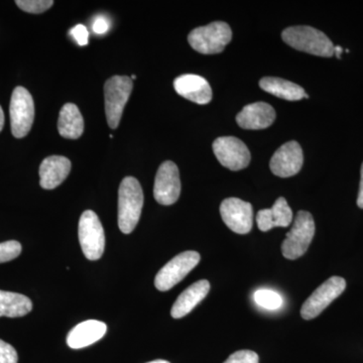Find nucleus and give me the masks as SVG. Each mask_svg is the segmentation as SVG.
Segmentation results:
<instances>
[{
  "instance_id": "f257e3e1",
  "label": "nucleus",
  "mask_w": 363,
  "mask_h": 363,
  "mask_svg": "<svg viewBox=\"0 0 363 363\" xmlns=\"http://www.w3.org/2000/svg\"><path fill=\"white\" fill-rule=\"evenodd\" d=\"M143 192L140 182L126 177L118 190V227L121 233L130 234L135 230L143 206Z\"/></svg>"
},
{
  "instance_id": "f03ea898",
  "label": "nucleus",
  "mask_w": 363,
  "mask_h": 363,
  "mask_svg": "<svg viewBox=\"0 0 363 363\" xmlns=\"http://www.w3.org/2000/svg\"><path fill=\"white\" fill-rule=\"evenodd\" d=\"M284 42L294 48L319 57H332L334 45L325 33L311 26H292L281 33Z\"/></svg>"
},
{
  "instance_id": "7ed1b4c3",
  "label": "nucleus",
  "mask_w": 363,
  "mask_h": 363,
  "mask_svg": "<svg viewBox=\"0 0 363 363\" xmlns=\"http://www.w3.org/2000/svg\"><path fill=\"white\" fill-rule=\"evenodd\" d=\"M233 39L230 26L224 21H214L200 26L190 33L188 42L191 47L204 55L219 54Z\"/></svg>"
},
{
  "instance_id": "20e7f679",
  "label": "nucleus",
  "mask_w": 363,
  "mask_h": 363,
  "mask_svg": "<svg viewBox=\"0 0 363 363\" xmlns=\"http://www.w3.org/2000/svg\"><path fill=\"white\" fill-rule=\"evenodd\" d=\"M133 82L128 76H113L104 85L105 113L109 128L116 130L121 123L124 107L133 91Z\"/></svg>"
},
{
  "instance_id": "39448f33",
  "label": "nucleus",
  "mask_w": 363,
  "mask_h": 363,
  "mask_svg": "<svg viewBox=\"0 0 363 363\" xmlns=\"http://www.w3.org/2000/svg\"><path fill=\"white\" fill-rule=\"evenodd\" d=\"M315 222L311 213L298 211L292 229L286 233L281 252L288 259H297L307 252L315 235Z\"/></svg>"
},
{
  "instance_id": "423d86ee",
  "label": "nucleus",
  "mask_w": 363,
  "mask_h": 363,
  "mask_svg": "<svg viewBox=\"0 0 363 363\" xmlns=\"http://www.w3.org/2000/svg\"><path fill=\"white\" fill-rule=\"evenodd\" d=\"M78 234L86 259H99L105 250V234L99 217L92 210L83 212L79 220Z\"/></svg>"
},
{
  "instance_id": "0eeeda50",
  "label": "nucleus",
  "mask_w": 363,
  "mask_h": 363,
  "mask_svg": "<svg viewBox=\"0 0 363 363\" xmlns=\"http://www.w3.org/2000/svg\"><path fill=\"white\" fill-rule=\"evenodd\" d=\"M11 133L14 138H25L32 130L35 119V104L30 93L26 88L16 87L11 95Z\"/></svg>"
},
{
  "instance_id": "6e6552de",
  "label": "nucleus",
  "mask_w": 363,
  "mask_h": 363,
  "mask_svg": "<svg viewBox=\"0 0 363 363\" xmlns=\"http://www.w3.org/2000/svg\"><path fill=\"white\" fill-rule=\"evenodd\" d=\"M200 259L199 253L193 250L176 255L157 272L155 286L161 292L171 290L199 264Z\"/></svg>"
},
{
  "instance_id": "1a4fd4ad",
  "label": "nucleus",
  "mask_w": 363,
  "mask_h": 363,
  "mask_svg": "<svg viewBox=\"0 0 363 363\" xmlns=\"http://www.w3.org/2000/svg\"><path fill=\"white\" fill-rule=\"evenodd\" d=\"M346 281L340 277H332L313 292L301 309V316L312 320L322 312L345 291Z\"/></svg>"
},
{
  "instance_id": "9d476101",
  "label": "nucleus",
  "mask_w": 363,
  "mask_h": 363,
  "mask_svg": "<svg viewBox=\"0 0 363 363\" xmlns=\"http://www.w3.org/2000/svg\"><path fill=\"white\" fill-rule=\"evenodd\" d=\"M213 152L222 166L231 171L245 169L250 162L247 145L234 136H222L215 140Z\"/></svg>"
},
{
  "instance_id": "9b49d317",
  "label": "nucleus",
  "mask_w": 363,
  "mask_h": 363,
  "mask_svg": "<svg viewBox=\"0 0 363 363\" xmlns=\"http://www.w3.org/2000/svg\"><path fill=\"white\" fill-rule=\"evenodd\" d=\"M180 194L181 180L178 167L171 161L162 162L155 180V199L159 204L169 206L178 201Z\"/></svg>"
},
{
  "instance_id": "f8f14e48",
  "label": "nucleus",
  "mask_w": 363,
  "mask_h": 363,
  "mask_svg": "<svg viewBox=\"0 0 363 363\" xmlns=\"http://www.w3.org/2000/svg\"><path fill=\"white\" fill-rule=\"evenodd\" d=\"M222 220L233 233L247 234L252 229L253 210L250 203L238 198H228L221 203Z\"/></svg>"
},
{
  "instance_id": "ddd939ff",
  "label": "nucleus",
  "mask_w": 363,
  "mask_h": 363,
  "mask_svg": "<svg viewBox=\"0 0 363 363\" xmlns=\"http://www.w3.org/2000/svg\"><path fill=\"white\" fill-rule=\"evenodd\" d=\"M304 155L302 147L297 142H289L281 147L272 156L271 169L274 175L281 178L295 176L302 169Z\"/></svg>"
},
{
  "instance_id": "4468645a",
  "label": "nucleus",
  "mask_w": 363,
  "mask_h": 363,
  "mask_svg": "<svg viewBox=\"0 0 363 363\" xmlns=\"http://www.w3.org/2000/svg\"><path fill=\"white\" fill-rule=\"evenodd\" d=\"M176 92L182 97L197 104H207L212 99V89L206 79L186 74L174 81Z\"/></svg>"
},
{
  "instance_id": "2eb2a0df",
  "label": "nucleus",
  "mask_w": 363,
  "mask_h": 363,
  "mask_svg": "<svg viewBox=\"0 0 363 363\" xmlns=\"http://www.w3.org/2000/svg\"><path fill=\"white\" fill-rule=\"evenodd\" d=\"M276 121V111L266 102L247 105L236 116V123L245 130H264Z\"/></svg>"
},
{
  "instance_id": "dca6fc26",
  "label": "nucleus",
  "mask_w": 363,
  "mask_h": 363,
  "mask_svg": "<svg viewBox=\"0 0 363 363\" xmlns=\"http://www.w3.org/2000/svg\"><path fill=\"white\" fill-rule=\"evenodd\" d=\"M70 160L62 156L45 157L40 166V187L45 190H52L58 187L71 171Z\"/></svg>"
},
{
  "instance_id": "f3484780",
  "label": "nucleus",
  "mask_w": 363,
  "mask_h": 363,
  "mask_svg": "<svg viewBox=\"0 0 363 363\" xmlns=\"http://www.w3.org/2000/svg\"><path fill=\"white\" fill-rule=\"evenodd\" d=\"M106 324L97 320H87L74 327L68 336L67 344L73 350H81L97 342L106 334Z\"/></svg>"
},
{
  "instance_id": "a211bd4d",
  "label": "nucleus",
  "mask_w": 363,
  "mask_h": 363,
  "mask_svg": "<svg viewBox=\"0 0 363 363\" xmlns=\"http://www.w3.org/2000/svg\"><path fill=\"white\" fill-rule=\"evenodd\" d=\"M293 220V211L285 198L281 197L274 202L271 209H262L257 215V226L267 233L274 227H288Z\"/></svg>"
},
{
  "instance_id": "6ab92c4d",
  "label": "nucleus",
  "mask_w": 363,
  "mask_h": 363,
  "mask_svg": "<svg viewBox=\"0 0 363 363\" xmlns=\"http://www.w3.org/2000/svg\"><path fill=\"white\" fill-rule=\"evenodd\" d=\"M209 291L210 283L207 279L196 281L177 298L175 304L172 307V317L174 319H180L188 315L196 306L204 300Z\"/></svg>"
},
{
  "instance_id": "aec40b11",
  "label": "nucleus",
  "mask_w": 363,
  "mask_h": 363,
  "mask_svg": "<svg viewBox=\"0 0 363 363\" xmlns=\"http://www.w3.org/2000/svg\"><path fill=\"white\" fill-rule=\"evenodd\" d=\"M58 130L60 135L69 140H77L84 131V119L75 104H67L59 114Z\"/></svg>"
},
{
  "instance_id": "412c9836",
  "label": "nucleus",
  "mask_w": 363,
  "mask_h": 363,
  "mask_svg": "<svg viewBox=\"0 0 363 363\" xmlns=\"http://www.w3.org/2000/svg\"><path fill=\"white\" fill-rule=\"evenodd\" d=\"M259 86L266 92L271 93L281 99L288 100V101H297L303 98L309 97L301 86L281 78H262L259 81Z\"/></svg>"
},
{
  "instance_id": "4be33fe9",
  "label": "nucleus",
  "mask_w": 363,
  "mask_h": 363,
  "mask_svg": "<svg viewBox=\"0 0 363 363\" xmlns=\"http://www.w3.org/2000/svg\"><path fill=\"white\" fill-rule=\"evenodd\" d=\"M32 310V301L26 296L0 291V317H23Z\"/></svg>"
},
{
  "instance_id": "5701e85b",
  "label": "nucleus",
  "mask_w": 363,
  "mask_h": 363,
  "mask_svg": "<svg viewBox=\"0 0 363 363\" xmlns=\"http://www.w3.org/2000/svg\"><path fill=\"white\" fill-rule=\"evenodd\" d=\"M257 305L267 310H277L283 305V298L272 290H259L255 294Z\"/></svg>"
},
{
  "instance_id": "b1692460",
  "label": "nucleus",
  "mask_w": 363,
  "mask_h": 363,
  "mask_svg": "<svg viewBox=\"0 0 363 363\" xmlns=\"http://www.w3.org/2000/svg\"><path fill=\"white\" fill-rule=\"evenodd\" d=\"M16 6L28 13H43L51 9L52 0H16Z\"/></svg>"
},
{
  "instance_id": "393cba45",
  "label": "nucleus",
  "mask_w": 363,
  "mask_h": 363,
  "mask_svg": "<svg viewBox=\"0 0 363 363\" xmlns=\"http://www.w3.org/2000/svg\"><path fill=\"white\" fill-rule=\"evenodd\" d=\"M21 243L16 240L0 243V264L16 259L21 255Z\"/></svg>"
},
{
  "instance_id": "a878e982",
  "label": "nucleus",
  "mask_w": 363,
  "mask_h": 363,
  "mask_svg": "<svg viewBox=\"0 0 363 363\" xmlns=\"http://www.w3.org/2000/svg\"><path fill=\"white\" fill-rule=\"evenodd\" d=\"M224 363H259V357L255 351L240 350L233 353Z\"/></svg>"
},
{
  "instance_id": "bb28decb",
  "label": "nucleus",
  "mask_w": 363,
  "mask_h": 363,
  "mask_svg": "<svg viewBox=\"0 0 363 363\" xmlns=\"http://www.w3.org/2000/svg\"><path fill=\"white\" fill-rule=\"evenodd\" d=\"M18 352L11 344L0 339V363H18Z\"/></svg>"
},
{
  "instance_id": "cd10ccee",
  "label": "nucleus",
  "mask_w": 363,
  "mask_h": 363,
  "mask_svg": "<svg viewBox=\"0 0 363 363\" xmlns=\"http://www.w3.org/2000/svg\"><path fill=\"white\" fill-rule=\"evenodd\" d=\"M70 35L77 42L79 45H86L89 42V33L85 26L78 25L74 26L70 30Z\"/></svg>"
},
{
  "instance_id": "c85d7f7f",
  "label": "nucleus",
  "mask_w": 363,
  "mask_h": 363,
  "mask_svg": "<svg viewBox=\"0 0 363 363\" xmlns=\"http://www.w3.org/2000/svg\"><path fill=\"white\" fill-rule=\"evenodd\" d=\"M109 26H111V23L104 16H97L96 20L93 23V32L97 35H104L108 32Z\"/></svg>"
},
{
  "instance_id": "c756f323",
  "label": "nucleus",
  "mask_w": 363,
  "mask_h": 363,
  "mask_svg": "<svg viewBox=\"0 0 363 363\" xmlns=\"http://www.w3.org/2000/svg\"><path fill=\"white\" fill-rule=\"evenodd\" d=\"M360 176L362 177H360L359 192H358L357 196V206L363 209V164Z\"/></svg>"
},
{
  "instance_id": "7c9ffc66",
  "label": "nucleus",
  "mask_w": 363,
  "mask_h": 363,
  "mask_svg": "<svg viewBox=\"0 0 363 363\" xmlns=\"http://www.w3.org/2000/svg\"><path fill=\"white\" fill-rule=\"evenodd\" d=\"M4 113L2 111L1 106H0V131L4 130Z\"/></svg>"
},
{
  "instance_id": "2f4dec72",
  "label": "nucleus",
  "mask_w": 363,
  "mask_h": 363,
  "mask_svg": "<svg viewBox=\"0 0 363 363\" xmlns=\"http://www.w3.org/2000/svg\"><path fill=\"white\" fill-rule=\"evenodd\" d=\"M343 50L341 47H334V55H336L337 58H341V54H342Z\"/></svg>"
},
{
  "instance_id": "473e14b6",
  "label": "nucleus",
  "mask_w": 363,
  "mask_h": 363,
  "mask_svg": "<svg viewBox=\"0 0 363 363\" xmlns=\"http://www.w3.org/2000/svg\"><path fill=\"white\" fill-rule=\"evenodd\" d=\"M147 363H169V362H167V360L159 359V360H154V362H147Z\"/></svg>"
},
{
  "instance_id": "72a5a7b5",
  "label": "nucleus",
  "mask_w": 363,
  "mask_h": 363,
  "mask_svg": "<svg viewBox=\"0 0 363 363\" xmlns=\"http://www.w3.org/2000/svg\"><path fill=\"white\" fill-rule=\"evenodd\" d=\"M136 78V76L135 75H133L131 76V80H133V79H135Z\"/></svg>"
}]
</instances>
